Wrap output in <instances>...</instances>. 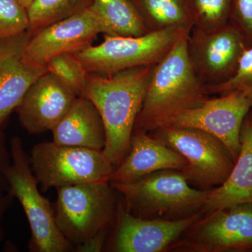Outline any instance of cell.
<instances>
[{"instance_id": "obj_1", "label": "cell", "mask_w": 252, "mask_h": 252, "mask_svg": "<svg viewBox=\"0 0 252 252\" xmlns=\"http://www.w3.org/2000/svg\"><path fill=\"white\" fill-rule=\"evenodd\" d=\"M154 65L130 68L107 76L88 74L82 97L90 99L102 118L106 135L102 152L115 168L130 148Z\"/></svg>"}, {"instance_id": "obj_2", "label": "cell", "mask_w": 252, "mask_h": 252, "mask_svg": "<svg viewBox=\"0 0 252 252\" xmlns=\"http://www.w3.org/2000/svg\"><path fill=\"white\" fill-rule=\"evenodd\" d=\"M189 34L181 38L154 65L134 130L151 132L165 127L208 97L206 87L197 77L189 59Z\"/></svg>"}, {"instance_id": "obj_3", "label": "cell", "mask_w": 252, "mask_h": 252, "mask_svg": "<svg viewBox=\"0 0 252 252\" xmlns=\"http://www.w3.org/2000/svg\"><path fill=\"white\" fill-rule=\"evenodd\" d=\"M59 230L78 252H101L115 224L119 202L109 181L56 188Z\"/></svg>"}, {"instance_id": "obj_4", "label": "cell", "mask_w": 252, "mask_h": 252, "mask_svg": "<svg viewBox=\"0 0 252 252\" xmlns=\"http://www.w3.org/2000/svg\"><path fill=\"white\" fill-rule=\"evenodd\" d=\"M109 183L124 197L129 213L148 220H177L203 214L210 192L194 188L177 170H159L127 183Z\"/></svg>"}, {"instance_id": "obj_5", "label": "cell", "mask_w": 252, "mask_h": 252, "mask_svg": "<svg viewBox=\"0 0 252 252\" xmlns=\"http://www.w3.org/2000/svg\"><path fill=\"white\" fill-rule=\"evenodd\" d=\"M11 164L6 172L8 193L17 199L25 212L31 236V252H69L75 248L63 236L55 220L53 204L39 191L29 155L22 140L15 136L9 142Z\"/></svg>"}, {"instance_id": "obj_6", "label": "cell", "mask_w": 252, "mask_h": 252, "mask_svg": "<svg viewBox=\"0 0 252 252\" xmlns=\"http://www.w3.org/2000/svg\"><path fill=\"white\" fill-rule=\"evenodd\" d=\"M192 28H168L139 36L104 35L99 45H91L73 55L88 72L110 75L130 68L157 64Z\"/></svg>"}, {"instance_id": "obj_7", "label": "cell", "mask_w": 252, "mask_h": 252, "mask_svg": "<svg viewBox=\"0 0 252 252\" xmlns=\"http://www.w3.org/2000/svg\"><path fill=\"white\" fill-rule=\"evenodd\" d=\"M29 157L32 170L42 192L65 186L109 181L115 169L102 151L59 145L53 141L35 144Z\"/></svg>"}, {"instance_id": "obj_8", "label": "cell", "mask_w": 252, "mask_h": 252, "mask_svg": "<svg viewBox=\"0 0 252 252\" xmlns=\"http://www.w3.org/2000/svg\"><path fill=\"white\" fill-rule=\"evenodd\" d=\"M153 136L187 160L188 164L182 172L192 187L203 190L220 187L234 166L226 146L205 131L166 126L154 130Z\"/></svg>"}, {"instance_id": "obj_9", "label": "cell", "mask_w": 252, "mask_h": 252, "mask_svg": "<svg viewBox=\"0 0 252 252\" xmlns=\"http://www.w3.org/2000/svg\"><path fill=\"white\" fill-rule=\"evenodd\" d=\"M180 252L252 251V203L203 215L169 250Z\"/></svg>"}, {"instance_id": "obj_10", "label": "cell", "mask_w": 252, "mask_h": 252, "mask_svg": "<svg viewBox=\"0 0 252 252\" xmlns=\"http://www.w3.org/2000/svg\"><path fill=\"white\" fill-rule=\"evenodd\" d=\"M248 46L241 32L230 22L210 29L193 28L187 39L192 67L205 87L233 77Z\"/></svg>"}, {"instance_id": "obj_11", "label": "cell", "mask_w": 252, "mask_h": 252, "mask_svg": "<svg viewBox=\"0 0 252 252\" xmlns=\"http://www.w3.org/2000/svg\"><path fill=\"white\" fill-rule=\"evenodd\" d=\"M252 109V99L248 94L242 91H230L215 98L207 97L167 126L192 127L215 136L226 146L235 162L241 148L242 126Z\"/></svg>"}, {"instance_id": "obj_12", "label": "cell", "mask_w": 252, "mask_h": 252, "mask_svg": "<svg viewBox=\"0 0 252 252\" xmlns=\"http://www.w3.org/2000/svg\"><path fill=\"white\" fill-rule=\"evenodd\" d=\"M203 215L199 214L177 220H148L131 215L119 202L112 235L103 250L114 252H168Z\"/></svg>"}, {"instance_id": "obj_13", "label": "cell", "mask_w": 252, "mask_h": 252, "mask_svg": "<svg viewBox=\"0 0 252 252\" xmlns=\"http://www.w3.org/2000/svg\"><path fill=\"white\" fill-rule=\"evenodd\" d=\"M99 33H102L100 21L88 8L32 33L25 49L23 59L34 65L45 66L55 56L75 54L92 45Z\"/></svg>"}, {"instance_id": "obj_14", "label": "cell", "mask_w": 252, "mask_h": 252, "mask_svg": "<svg viewBox=\"0 0 252 252\" xmlns=\"http://www.w3.org/2000/svg\"><path fill=\"white\" fill-rule=\"evenodd\" d=\"M77 97L62 81L46 72L30 86L16 109L20 124L31 135L51 132Z\"/></svg>"}, {"instance_id": "obj_15", "label": "cell", "mask_w": 252, "mask_h": 252, "mask_svg": "<svg viewBox=\"0 0 252 252\" xmlns=\"http://www.w3.org/2000/svg\"><path fill=\"white\" fill-rule=\"evenodd\" d=\"M32 34L28 30L0 39V131L4 130L30 86L47 72L45 66L34 65L23 59Z\"/></svg>"}, {"instance_id": "obj_16", "label": "cell", "mask_w": 252, "mask_h": 252, "mask_svg": "<svg viewBox=\"0 0 252 252\" xmlns=\"http://www.w3.org/2000/svg\"><path fill=\"white\" fill-rule=\"evenodd\" d=\"M187 160L162 141L145 131L134 130L130 148L109 182L127 183L163 170H182Z\"/></svg>"}, {"instance_id": "obj_17", "label": "cell", "mask_w": 252, "mask_h": 252, "mask_svg": "<svg viewBox=\"0 0 252 252\" xmlns=\"http://www.w3.org/2000/svg\"><path fill=\"white\" fill-rule=\"evenodd\" d=\"M240 139L241 148L233 170L223 185L210 189L203 215L252 203V109L244 120Z\"/></svg>"}, {"instance_id": "obj_18", "label": "cell", "mask_w": 252, "mask_h": 252, "mask_svg": "<svg viewBox=\"0 0 252 252\" xmlns=\"http://www.w3.org/2000/svg\"><path fill=\"white\" fill-rule=\"evenodd\" d=\"M59 145L102 151L106 143L103 122L94 103L78 97L62 120L51 131Z\"/></svg>"}, {"instance_id": "obj_19", "label": "cell", "mask_w": 252, "mask_h": 252, "mask_svg": "<svg viewBox=\"0 0 252 252\" xmlns=\"http://www.w3.org/2000/svg\"><path fill=\"white\" fill-rule=\"evenodd\" d=\"M89 8L100 21L104 35L139 36L150 32L130 0H93Z\"/></svg>"}, {"instance_id": "obj_20", "label": "cell", "mask_w": 252, "mask_h": 252, "mask_svg": "<svg viewBox=\"0 0 252 252\" xmlns=\"http://www.w3.org/2000/svg\"><path fill=\"white\" fill-rule=\"evenodd\" d=\"M149 32L192 28L189 0H130Z\"/></svg>"}, {"instance_id": "obj_21", "label": "cell", "mask_w": 252, "mask_h": 252, "mask_svg": "<svg viewBox=\"0 0 252 252\" xmlns=\"http://www.w3.org/2000/svg\"><path fill=\"white\" fill-rule=\"evenodd\" d=\"M93 0H34L27 9L32 33L90 7Z\"/></svg>"}, {"instance_id": "obj_22", "label": "cell", "mask_w": 252, "mask_h": 252, "mask_svg": "<svg viewBox=\"0 0 252 252\" xmlns=\"http://www.w3.org/2000/svg\"><path fill=\"white\" fill-rule=\"evenodd\" d=\"M46 70L71 89L78 97L84 96L89 72L73 54L55 56L46 63Z\"/></svg>"}, {"instance_id": "obj_23", "label": "cell", "mask_w": 252, "mask_h": 252, "mask_svg": "<svg viewBox=\"0 0 252 252\" xmlns=\"http://www.w3.org/2000/svg\"><path fill=\"white\" fill-rule=\"evenodd\" d=\"M193 27L210 29L229 22L231 0H189Z\"/></svg>"}, {"instance_id": "obj_24", "label": "cell", "mask_w": 252, "mask_h": 252, "mask_svg": "<svg viewBox=\"0 0 252 252\" xmlns=\"http://www.w3.org/2000/svg\"><path fill=\"white\" fill-rule=\"evenodd\" d=\"M206 90L209 94L242 91L252 99V44L244 51L234 75L221 84L206 87Z\"/></svg>"}, {"instance_id": "obj_25", "label": "cell", "mask_w": 252, "mask_h": 252, "mask_svg": "<svg viewBox=\"0 0 252 252\" xmlns=\"http://www.w3.org/2000/svg\"><path fill=\"white\" fill-rule=\"evenodd\" d=\"M28 28L27 10L16 0H0V39L17 35Z\"/></svg>"}, {"instance_id": "obj_26", "label": "cell", "mask_w": 252, "mask_h": 252, "mask_svg": "<svg viewBox=\"0 0 252 252\" xmlns=\"http://www.w3.org/2000/svg\"><path fill=\"white\" fill-rule=\"evenodd\" d=\"M229 22L252 44V0H231Z\"/></svg>"}, {"instance_id": "obj_27", "label": "cell", "mask_w": 252, "mask_h": 252, "mask_svg": "<svg viewBox=\"0 0 252 252\" xmlns=\"http://www.w3.org/2000/svg\"><path fill=\"white\" fill-rule=\"evenodd\" d=\"M9 147L6 143L4 130L0 131V196L8 193L6 172L11 164Z\"/></svg>"}, {"instance_id": "obj_28", "label": "cell", "mask_w": 252, "mask_h": 252, "mask_svg": "<svg viewBox=\"0 0 252 252\" xmlns=\"http://www.w3.org/2000/svg\"><path fill=\"white\" fill-rule=\"evenodd\" d=\"M14 197L9 193H5L0 196V243L4 240V230L3 228L2 220L5 214L14 203Z\"/></svg>"}, {"instance_id": "obj_29", "label": "cell", "mask_w": 252, "mask_h": 252, "mask_svg": "<svg viewBox=\"0 0 252 252\" xmlns=\"http://www.w3.org/2000/svg\"><path fill=\"white\" fill-rule=\"evenodd\" d=\"M23 7L27 10L34 0H16Z\"/></svg>"}]
</instances>
